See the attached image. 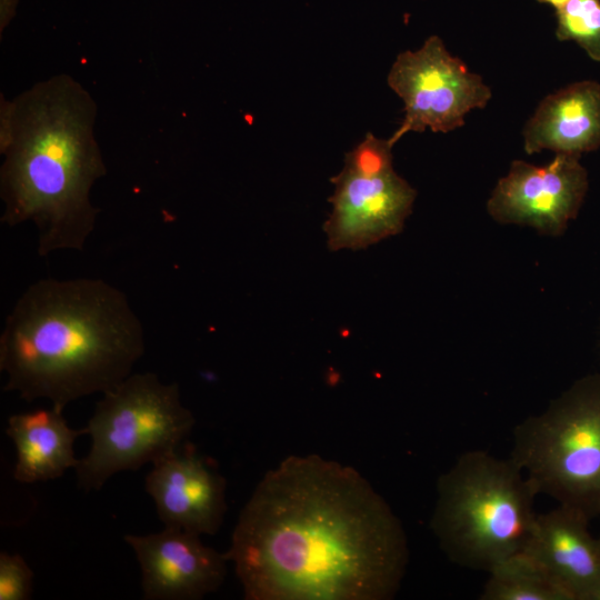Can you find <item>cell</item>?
<instances>
[{
  "instance_id": "obj_15",
  "label": "cell",
  "mask_w": 600,
  "mask_h": 600,
  "mask_svg": "<svg viewBox=\"0 0 600 600\" xmlns=\"http://www.w3.org/2000/svg\"><path fill=\"white\" fill-rule=\"evenodd\" d=\"M488 573L481 600H571L524 551L503 560Z\"/></svg>"
},
{
  "instance_id": "obj_6",
  "label": "cell",
  "mask_w": 600,
  "mask_h": 600,
  "mask_svg": "<svg viewBox=\"0 0 600 600\" xmlns=\"http://www.w3.org/2000/svg\"><path fill=\"white\" fill-rule=\"evenodd\" d=\"M194 423L178 383L154 372L131 373L96 403L86 426L90 450L74 468L78 487L99 490L118 472L156 462L178 450Z\"/></svg>"
},
{
  "instance_id": "obj_7",
  "label": "cell",
  "mask_w": 600,
  "mask_h": 600,
  "mask_svg": "<svg viewBox=\"0 0 600 600\" xmlns=\"http://www.w3.org/2000/svg\"><path fill=\"white\" fill-rule=\"evenodd\" d=\"M388 139L368 132L346 153L341 171L331 178V213L323 224L331 251L366 249L400 233L417 191L393 169Z\"/></svg>"
},
{
  "instance_id": "obj_12",
  "label": "cell",
  "mask_w": 600,
  "mask_h": 600,
  "mask_svg": "<svg viewBox=\"0 0 600 600\" xmlns=\"http://www.w3.org/2000/svg\"><path fill=\"white\" fill-rule=\"evenodd\" d=\"M589 519L563 506L537 516L523 548L571 600H600V541Z\"/></svg>"
},
{
  "instance_id": "obj_4",
  "label": "cell",
  "mask_w": 600,
  "mask_h": 600,
  "mask_svg": "<svg viewBox=\"0 0 600 600\" xmlns=\"http://www.w3.org/2000/svg\"><path fill=\"white\" fill-rule=\"evenodd\" d=\"M537 496L510 457L470 450L439 477L430 528L450 561L489 572L523 550Z\"/></svg>"
},
{
  "instance_id": "obj_18",
  "label": "cell",
  "mask_w": 600,
  "mask_h": 600,
  "mask_svg": "<svg viewBox=\"0 0 600 600\" xmlns=\"http://www.w3.org/2000/svg\"><path fill=\"white\" fill-rule=\"evenodd\" d=\"M18 0H0V34L16 16Z\"/></svg>"
},
{
  "instance_id": "obj_11",
  "label": "cell",
  "mask_w": 600,
  "mask_h": 600,
  "mask_svg": "<svg viewBox=\"0 0 600 600\" xmlns=\"http://www.w3.org/2000/svg\"><path fill=\"white\" fill-rule=\"evenodd\" d=\"M144 488L164 527L212 536L223 523L226 479L192 448L180 447L153 462Z\"/></svg>"
},
{
  "instance_id": "obj_1",
  "label": "cell",
  "mask_w": 600,
  "mask_h": 600,
  "mask_svg": "<svg viewBox=\"0 0 600 600\" xmlns=\"http://www.w3.org/2000/svg\"><path fill=\"white\" fill-rule=\"evenodd\" d=\"M226 556L247 600H389L404 577V529L353 467L292 454L243 506Z\"/></svg>"
},
{
  "instance_id": "obj_19",
  "label": "cell",
  "mask_w": 600,
  "mask_h": 600,
  "mask_svg": "<svg viewBox=\"0 0 600 600\" xmlns=\"http://www.w3.org/2000/svg\"><path fill=\"white\" fill-rule=\"evenodd\" d=\"M539 3L549 4L554 8V10H560L563 8L570 0H536Z\"/></svg>"
},
{
  "instance_id": "obj_17",
  "label": "cell",
  "mask_w": 600,
  "mask_h": 600,
  "mask_svg": "<svg viewBox=\"0 0 600 600\" xmlns=\"http://www.w3.org/2000/svg\"><path fill=\"white\" fill-rule=\"evenodd\" d=\"M33 572L18 553H0V600H27L32 593Z\"/></svg>"
},
{
  "instance_id": "obj_14",
  "label": "cell",
  "mask_w": 600,
  "mask_h": 600,
  "mask_svg": "<svg viewBox=\"0 0 600 600\" xmlns=\"http://www.w3.org/2000/svg\"><path fill=\"white\" fill-rule=\"evenodd\" d=\"M6 433L17 452L14 480L36 483L58 479L76 468L79 459L74 456V441L88 434V429L71 428L63 411L50 407L10 416Z\"/></svg>"
},
{
  "instance_id": "obj_10",
  "label": "cell",
  "mask_w": 600,
  "mask_h": 600,
  "mask_svg": "<svg viewBox=\"0 0 600 600\" xmlns=\"http://www.w3.org/2000/svg\"><path fill=\"white\" fill-rule=\"evenodd\" d=\"M141 569L147 600H198L224 581L226 552L206 546L200 536L168 528L149 534H126Z\"/></svg>"
},
{
  "instance_id": "obj_5",
  "label": "cell",
  "mask_w": 600,
  "mask_h": 600,
  "mask_svg": "<svg viewBox=\"0 0 600 600\" xmlns=\"http://www.w3.org/2000/svg\"><path fill=\"white\" fill-rule=\"evenodd\" d=\"M510 458L538 494L589 520L600 517V373L517 424Z\"/></svg>"
},
{
  "instance_id": "obj_9",
  "label": "cell",
  "mask_w": 600,
  "mask_h": 600,
  "mask_svg": "<svg viewBox=\"0 0 600 600\" xmlns=\"http://www.w3.org/2000/svg\"><path fill=\"white\" fill-rule=\"evenodd\" d=\"M579 159L556 153L544 166L514 160L492 191L488 212L502 223L528 224L544 234H562L588 191V173Z\"/></svg>"
},
{
  "instance_id": "obj_13",
  "label": "cell",
  "mask_w": 600,
  "mask_h": 600,
  "mask_svg": "<svg viewBox=\"0 0 600 600\" xmlns=\"http://www.w3.org/2000/svg\"><path fill=\"white\" fill-rule=\"evenodd\" d=\"M522 137L528 154L551 150L580 157L600 148V83L578 81L544 97Z\"/></svg>"
},
{
  "instance_id": "obj_20",
  "label": "cell",
  "mask_w": 600,
  "mask_h": 600,
  "mask_svg": "<svg viewBox=\"0 0 600 600\" xmlns=\"http://www.w3.org/2000/svg\"><path fill=\"white\" fill-rule=\"evenodd\" d=\"M599 541H600V538H599Z\"/></svg>"
},
{
  "instance_id": "obj_8",
  "label": "cell",
  "mask_w": 600,
  "mask_h": 600,
  "mask_svg": "<svg viewBox=\"0 0 600 600\" xmlns=\"http://www.w3.org/2000/svg\"><path fill=\"white\" fill-rule=\"evenodd\" d=\"M389 88L402 100L401 123L388 138L394 146L410 132H450L464 124L466 116L483 109L492 93L482 78L452 56L433 34L417 50L400 52L388 72Z\"/></svg>"
},
{
  "instance_id": "obj_3",
  "label": "cell",
  "mask_w": 600,
  "mask_h": 600,
  "mask_svg": "<svg viewBox=\"0 0 600 600\" xmlns=\"http://www.w3.org/2000/svg\"><path fill=\"white\" fill-rule=\"evenodd\" d=\"M13 101L10 141L1 152V222H32L37 251H82L99 209L93 184L107 173L94 137L97 104L69 74L34 83Z\"/></svg>"
},
{
  "instance_id": "obj_2",
  "label": "cell",
  "mask_w": 600,
  "mask_h": 600,
  "mask_svg": "<svg viewBox=\"0 0 600 600\" xmlns=\"http://www.w3.org/2000/svg\"><path fill=\"white\" fill-rule=\"evenodd\" d=\"M146 350L124 292L96 278H43L17 299L0 334L4 391L63 411L127 379Z\"/></svg>"
},
{
  "instance_id": "obj_16",
  "label": "cell",
  "mask_w": 600,
  "mask_h": 600,
  "mask_svg": "<svg viewBox=\"0 0 600 600\" xmlns=\"http://www.w3.org/2000/svg\"><path fill=\"white\" fill-rule=\"evenodd\" d=\"M556 17L557 39L574 41L590 59L600 62V0H570Z\"/></svg>"
}]
</instances>
